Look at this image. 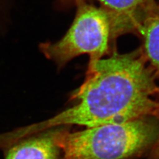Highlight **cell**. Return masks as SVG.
Listing matches in <instances>:
<instances>
[{"mask_svg":"<svg viewBox=\"0 0 159 159\" xmlns=\"http://www.w3.org/2000/svg\"><path fill=\"white\" fill-rule=\"evenodd\" d=\"M62 127L47 129L16 143L9 149L6 159H61L58 137Z\"/></svg>","mask_w":159,"mask_h":159,"instance_id":"obj_5","label":"cell"},{"mask_svg":"<svg viewBox=\"0 0 159 159\" xmlns=\"http://www.w3.org/2000/svg\"><path fill=\"white\" fill-rule=\"evenodd\" d=\"M155 74L141 51L115 52L88 67L85 81L74 93L77 103L48 120L26 128L33 135L70 125L87 128L158 115Z\"/></svg>","mask_w":159,"mask_h":159,"instance_id":"obj_1","label":"cell"},{"mask_svg":"<svg viewBox=\"0 0 159 159\" xmlns=\"http://www.w3.org/2000/svg\"><path fill=\"white\" fill-rule=\"evenodd\" d=\"M75 3L76 16L65 35L56 43H42L39 47L45 57L59 69L82 54H88V67L93 66L107 51L112 37L111 21L105 10L86 0Z\"/></svg>","mask_w":159,"mask_h":159,"instance_id":"obj_3","label":"cell"},{"mask_svg":"<svg viewBox=\"0 0 159 159\" xmlns=\"http://www.w3.org/2000/svg\"><path fill=\"white\" fill-rule=\"evenodd\" d=\"M76 3L78 0H61ZM108 14L111 24L112 37L125 33L138 32L148 18L159 16L157 0H96Z\"/></svg>","mask_w":159,"mask_h":159,"instance_id":"obj_4","label":"cell"},{"mask_svg":"<svg viewBox=\"0 0 159 159\" xmlns=\"http://www.w3.org/2000/svg\"><path fill=\"white\" fill-rule=\"evenodd\" d=\"M158 114H159V110H158Z\"/></svg>","mask_w":159,"mask_h":159,"instance_id":"obj_7","label":"cell"},{"mask_svg":"<svg viewBox=\"0 0 159 159\" xmlns=\"http://www.w3.org/2000/svg\"><path fill=\"white\" fill-rule=\"evenodd\" d=\"M137 33L143 39L144 55L159 74V16L147 19Z\"/></svg>","mask_w":159,"mask_h":159,"instance_id":"obj_6","label":"cell"},{"mask_svg":"<svg viewBox=\"0 0 159 159\" xmlns=\"http://www.w3.org/2000/svg\"><path fill=\"white\" fill-rule=\"evenodd\" d=\"M62 127L61 159H129L147 148L158 134L157 124L147 117L74 133Z\"/></svg>","mask_w":159,"mask_h":159,"instance_id":"obj_2","label":"cell"}]
</instances>
